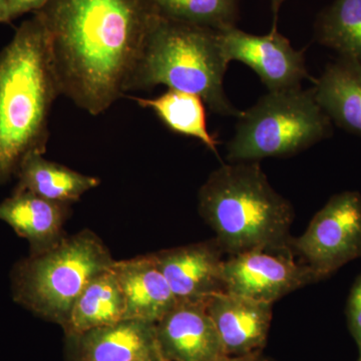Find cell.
<instances>
[{
	"mask_svg": "<svg viewBox=\"0 0 361 361\" xmlns=\"http://www.w3.org/2000/svg\"><path fill=\"white\" fill-rule=\"evenodd\" d=\"M49 0H8L9 23L23 14L37 13Z\"/></svg>",
	"mask_w": 361,
	"mask_h": 361,
	"instance_id": "cell-23",
	"label": "cell"
},
{
	"mask_svg": "<svg viewBox=\"0 0 361 361\" xmlns=\"http://www.w3.org/2000/svg\"><path fill=\"white\" fill-rule=\"evenodd\" d=\"M71 207L13 190L11 197L0 203V220L28 242L30 255H39L65 238L63 228Z\"/></svg>",
	"mask_w": 361,
	"mask_h": 361,
	"instance_id": "cell-15",
	"label": "cell"
},
{
	"mask_svg": "<svg viewBox=\"0 0 361 361\" xmlns=\"http://www.w3.org/2000/svg\"><path fill=\"white\" fill-rule=\"evenodd\" d=\"M270 1L273 16H274V23H273L272 27L277 28L278 13H279L280 8H281L285 0H270Z\"/></svg>",
	"mask_w": 361,
	"mask_h": 361,
	"instance_id": "cell-26",
	"label": "cell"
},
{
	"mask_svg": "<svg viewBox=\"0 0 361 361\" xmlns=\"http://www.w3.org/2000/svg\"><path fill=\"white\" fill-rule=\"evenodd\" d=\"M198 202L225 254L292 250L293 207L273 189L259 161L223 164L202 185Z\"/></svg>",
	"mask_w": 361,
	"mask_h": 361,
	"instance_id": "cell-3",
	"label": "cell"
},
{
	"mask_svg": "<svg viewBox=\"0 0 361 361\" xmlns=\"http://www.w3.org/2000/svg\"><path fill=\"white\" fill-rule=\"evenodd\" d=\"M177 304L208 303L226 292L225 252L216 239L152 253Z\"/></svg>",
	"mask_w": 361,
	"mask_h": 361,
	"instance_id": "cell-10",
	"label": "cell"
},
{
	"mask_svg": "<svg viewBox=\"0 0 361 361\" xmlns=\"http://www.w3.org/2000/svg\"><path fill=\"white\" fill-rule=\"evenodd\" d=\"M163 18L219 30L236 26L239 0H153Z\"/></svg>",
	"mask_w": 361,
	"mask_h": 361,
	"instance_id": "cell-21",
	"label": "cell"
},
{
	"mask_svg": "<svg viewBox=\"0 0 361 361\" xmlns=\"http://www.w3.org/2000/svg\"><path fill=\"white\" fill-rule=\"evenodd\" d=\"M260 361H270V360H267V358H264V357H263V356H262V357H261Z\"/></svg>",
	"mask_w": 361,
	"mask_h": 361,
	"instance_id": "cell-27",
	"label": "cell"
},
{
	"mask_svg": "<svg viewBox=\"0 0 361 361\" xmlns=\"http://www.w3.org/2000/svg\"><path fill=\"white\" fill-rule=\"evenodd\" d=\"M140 106L153 111L161 123L175 134L193 137L218 156L219 141L207 125L206 104L196 94L169 89L160 96L133 97Z\"/></svg>",
	"mask_w": 361,
	"mask_h": 361,
	"instance_id": "cell-19",
	"label": "cell"
},
{
	"mask_svg": "<svg viewBox=\"0 0 361 361\" xmlns=\"http://www.w3.org/2000/svg\"><path fill=\"white\" fill-rule=\"evenodd\" d=\"M114 266V265H113ZM125 297L113 267L92 280L78 297L63 331L66 336L125 320Z\"/></svg>",
	"mask_w": 361,
	"mask_h": 361,
	"instance_id": "cell-18",
	"label": "cell"
},
{
	"mask_svg": "<svg viewBox=\"0 0 361 361\" xmlns=\"http://www.w3.org/2000/svg\"><path fill=\"white\" fill-rule=\"evenodd\" d=\"M59 96L47 30L35 13L0 51V185L16 178L26 157L44 155Z\"/></svg>",
	"mask_w": 361,
	"mask_h": 361,
	"instance_id": "cell-2",
	"label": "cell"
},
{
	"mask_svg": "<svg viewBox=\"0 0 361 361\" xmlns=\"http://www.w3.org/2000/svg\"><path fill=\"white\" fill-rule=\"evenodd\" d=\"M262 357V351L249 353L245 355H224L215 361H260Z\"/></svg>",
	"mask_w": 361,
	"mask_h": 361,
	"instance_id": "cell-24",
	"label": "cell"
},
{
	"mask_svg": "<svg viewBox=\"0 0 361 361\" xmlns=\"http://www.w3.org/2000/svg\"><path fill=\"white\" fill-rule=\"evenodd\" d=\"M66 337L68 361H164L156 323L125 319Z\"/></svg>",
	"mask_w": 361,
	"mask_h": 361,
	"instance_id": "cell-11",
	"label": "cell"
},
{
	"mask_svg": "<svg viewBox=\"0 0 361 361\" xmlns=\"http://www.w3.org/2000/svg\"><path fill=\"white\" fill-rule=\"evenodd\" d=\"M39 14L61 96L99 116L127 94L149 30L153 0H49Z\"/></svg>",
	"mask_w": 361,
	"mask_h": 361,
	"instance_id": "cell-1",
	"label": "cell"
},
{
	"mask_svg": "<svg viewBox=\"0 0 361 361\" xmlns=\"http://www.w3.org/2000/svg\"><path fill=\"white\" fill-rule=\"evenodd\" d=\"M316 40L361 63V0H334L318 16Z\"/></svg>",
	"mask_w": 361,
	"mask_h": 361,
	"instance_id": "cell-20",
	"label": "cell"
},
{
	"mask_svg": "<svg viewBox=\"0 0 361 361\" xmlns=\"http://www.w3.org/2000/svg\"><path fill=\"white\" fill-rule=\"evenodd\" d=\"M315 99L332 123L361 137V63L339 56L313 87Z\"/></svg>",
	"mask_w": 361,
	"mask_h": 361,
	"instance_id": "cell-16",
	"label": "cell"
},
{
	"mask_svg": "<svg viewBox=\"0 0 361 361\" xmlns=\"http://www.w3.org/2000/svg\"><path fill=\"white\" fill-rule=\"evenodd\" d=\"M8 23V0H0V23Z\"/></svg>",
	"mask_w": 361,
	"mask_h": 361,
	"instance_id": "cell-25",
	"label": "cell"
},
{
	"mask_svg": "<svg viewBox=\"0 0 361 361\" xmlns=\"http://www.w3.org/2000/svg\"><path fill=\"white\" fill-rule=\"evenodd\" d=\"M218 39L227 61L249 66L269 92L299 89L308 78L303 51H296L277 28L255 35L232 26L219 30Z\"/></svg>",
	"mask_w": 361,
	"mask_h": 361,
	"instance_id": "cell-9",
	"label": "cell"
},
{
	"mask_svg": "<svg viewBox=\"0 0 361 361\" xmlns=\"http://www.w3.org/2000/svg\"><path fill=\"white\" fill-rule=\"evenodd\" d=\"M116 261L92 230L66 236L49 250L14 264L11 273L14 302L63 329L85 286Z\"/></svg>",
	"mask_w": 361,
	"mask_h": 361,
	"instance_id": "cell-5",
	"label": "cell"
},
{
	"mask_svg": "<svg viewBox=\"0 0 361 361\" xmlns=\"http://www.w3.org/2000/svg\"><path fill=\"white\" fill-rule=\"evenodd\" d=\"M16 179V191L30 192L47 200L70 206L101 184L99 178L47 160L42 154L26 157Z\"/></svg>",
	"mask_w": 361,
	"mask_h": 361,
	"instance_id": "cell-17",
	"label": "cell"
},
{
	"mask_svg": "<svg viewBox=\"0 0 361 361\" xmlns=\"http://www.w3.org/2000/svg\"><path fill=\"white\" fill-rule=\"evenodd\" d=\"M113 269L125 297V319L157 323L177 305L152 253L116 261Z\"/></svg>",
	"mask_w": 361,
	"mask_h": 361,
	"instance_id": "cell-14",
	"label": "cell"
},
{
	"mask_svg": "<svg viewBox=\"0 0 361 361\" xmlns=\"http://www.w3.org/2000/svg\"><path fill=\"white\" fill-rule=\"evenodd\" d=\"M273 304L223 292L207 303L227 355H245L264 348Z\"/></svg>",
	"mask_w": 361,
	"mask_h": 361,
	"instance_id": "cell-13",
	"label": "cell"
},
{
	"mask_svg": "<svg viewBox=\"0 0 361 361\" xmlns=\"http://www.w3.org/2000/svg\"><path fill=\"white\" fill-rule=\"evenodd\" d=\"M229 61L217 30L160 18L149 30L128 82L127 92L158 85L196 94L213 113L238 118L224 90Z\"/></svg>",
	"mask_w": 361,
	"mask_h": 361,
	"instance_id": "cell-4",
	"label": "cell"
},
{
	"mask_svg": "<svg viewBox=\"0 0 361 361\" xmlns=\"http://www.w3.org/2000/svg\"><path fill=\"white\" fill-rule=\"evenodd\" d=\"M332 132V122L316 101L313 87L268 92L240 113L227 159L241 163L295 155Z\"/></svg>",
	"mask_w": 361,
	"mask_h": 361,
	"instance_id": "cell-6",
	"label": "cell"
},
{
	"mask_svg": "<svg viewBox=\"0 0 361 361\" xmlns=\"http://www.w3.org/2000/svg\"><path fill=\"white\" fill-rule=\"evenodd\" d=\"M357 361H361V353H360V360H358Z\"/></svg>",
	"mask_w": 361,
	"mask_h": 361,
	"instance_id": "cell-28",
	"label": "cell"
},
{
	"mask_svg": "<svg viewBox=\"0 0 361 361\" xmlns=\"http://www.w3.org/2000/svg\"><path fill=\"white\" fill-rule=\"evenodd\" d=\"M348 327L361 353V274L356 278L346 305Z\"/></svg>",
	"mask_w": 361,
	"mask_h": 361,
	"instance_id": "cell-22",
	"label": "cell"
},
{
	"mask_svg": "<svg viewBox=\"0 0 361 361\" xmlns=\"http://www.w3.org/2000/svg\"><path fill=\"white\" fill-rule=\"evenodd\" d=\"M164 361H215L227 355L207 303L177 304L156 323Z\"/></svg>",
	"mask_w": 361,
	"mask_h": 361,
	"instance_id": "cell-12",
	"label": "cell"
},
{
	"mask_svg": "<svg viewBox=\"0 0 361 361\" xmlns=\"http://www.w3.org/2000/svg\"><path fill=\"white\" fill-rule=\"evenodd\" d=\"M294 252L253 250L226 258L225 290L273 304L291 292L320 281L310 266L299 264Z\"/></svg>",
	"mask_w": 361,
	"mask_h": 361,
	"instance_id": "cell-8",
	"label": "cell"
},
{
	"mask_svg": "<svg viewBox=\"0 0 361 361\" xmlns=\"http://www.w3.org/2000/svg\"><path fill=\"white\" fill-rule=\"evenodd\" d=\"M292 251L302 256L320 280L361 257V194L334 195L313 216L307 229L292 238Z\"/></svg>",
	"mask_w": 361,
	"mask_h": 361,
	"instance_id": "cell-7",
	"label": "cell"
}]
</instances>
